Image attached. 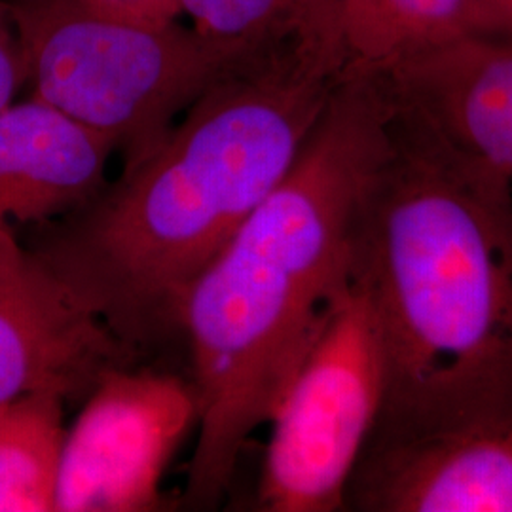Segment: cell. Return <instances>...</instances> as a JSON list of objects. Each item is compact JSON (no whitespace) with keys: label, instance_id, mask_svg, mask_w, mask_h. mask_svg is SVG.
I'll return each instance as SVG.
<instances>
[{"label":"cell","instance_id":"obj_11","mask_svg":"<svg viewBox=\"0 0 512 512\" xmlns=\"http://www.w3.org/2000/svg\"><path fill=\"white\" fill-rule=\"evenodd\" d=\"M283 16L342 80L385 76L469 35L463 0H285Z\"/></svg>","mask_w":512,"mask_h":512},{"label":"cell","instance_id":"obj_8","mask_svg":"<svg viewBox=\"0 0 512 512\" xmlns=\"http://www.w3.org/2000/svg\"><path fill=\"white\" fill-rule=\"evenodd\" d=\"M346 511L512 512V408L440 431L372 437Z\"/></svg>","mask_w":512,"mask_h":512},{"label":"cell","instance_id":"obj_7","mask_svg":"<svg viewBox=\"0 0 512 512\" xmlns=\"http://www.w3.org/2000/svg\"><path fill=\"white\" fill-rule=\"evenodd\" d=\"M141 363L12 228H0V403L33 391L84 401L107 372Z\"/></svg>","mask_w":512,"mask_h":512},{"label":"cell","instance_id":"obj_13","mask_svg":"<svg viewBox=\"0 0 512 512\" xmlns=\"http://www.w3.org/2000/svg\"><path fill=\"white\" fill-rule=\"evenodd\" d=\"M192 27L226 42H253L281 18L285 0H179Z\"/></svg>","mask_w":512,"mask_h":512},{"label":"cell","instance_id":"obj_10","mask_svg":"<svg viewBox=\"0 0 512 512\" xmlns=\"http://www.w3.org/2000/svg\"><path fill=\"white\" fill-rule=\"evenodd\" d=\"M109 139L29 95L0 110V228L44 224L107 186Z\"/></svg>","mask_w":512,"mask_h":512},{"label":"cell","instance_id":"obj_16","mask_svg":"<svg viewBox=\"0 0 512 512\" xmlns=\"http://www.w3.org/2000/svg\"><path fill=\"white\" fill-rule=\"evenodd\" d=\"M467 33L512 42V0H463Z\"/></svg>","mask_w":512,"mask_h":512},{"label":"cell","instance_id":"obj_12","mask_svg":"<svg viewBox=\"0 0 512 512\" xmlns=\"http://www.w3.org/2000/svg\"><path fill=\"white\" fill-rule=\"evenodd\" d=\"M65 404L57 391L0 403V512H55Z\"/></svg>","mask_w":512,"mask_h":512},{"label":"cell","instance_id":"obj_6","mask_svg":"<svg viewBox=\"0 0 512 512\" xmlns=\"http://www.w3.org/2000/svg\"><path fill=\"white\" fill-rule=\"evenodd\" d=\"M198 420L190 376L148 363L110 370L67 429L55 512L162 511L165 469Z\"/></svg>","mask_w":512,"mask_h":512},{"label":"cell","instance_id":"obj_1","mask_svg":"<svg viewBox=\"0 0 512 512\" xmlns=\"http://www.w3.org/2000/svg\"><path fill=\"white\" fill-rule=\"evenodd\" d=\"M342 82L281 14L158 147L37 224L27 247L147 363L183 340L190 287L287 175Z\"/></svg>","mask_w":512,"mask_h":512},{"label":"cell","instance_id":"obj_15","mask_svg":"<svg viewBox=\"0 0 512 512\" xmlns=\"http://www.w3.org/2000/svg\"><path fill=\"white\" fill-rule=\"evenodd\" d=\"M90 8L112 18L165 25L183 14L179 0H84Z\"/></svg>","mask_w":512,"mask_h":512},{"label":"cell","instance_id":"obj_2","mask_svg":"<svg viewBox=\"0 0 512 512\" xmlns=\"http://www.w3.org/2000/svg\"><path fill=\"white\" fill-rule=\"evenodd\" d=\"M391 145L384 80H344L287 175L186 294L181 332L200 406L188 511L219 509L247 440L346 293L355 217Z\"/></svg>","mask_w":512,"mask_h":512},{"label":"cell","instance_id":"obj_5","mask_svg":"<svg viewBox=\"0 0 512 512\" xmlns=\"http://www.w3.org/2000/svg\"><path fill=\"white\" fill-rule=\"evenodd\" d=\"M374 310L349 281L270 418L255 511H346L351 476L384 410Z\"/></svg>","mask_w":512,"mask_h":512},{"label":"cell","instance_id":"obj_14","mask_svg":"<svg viewBox=\"0 0 512 512\" xmlns=\"http://www.w3.org/2000/svg\"><path fill=\"white\" fill-rule=\"evenodd\" d=\"M29 69L16 21L6 0H0V110L16 101L27 88Z\"/></svg>","mask_w":512,"mask_h":512},{"label":"cell","instance_id":"obj_4","mask_svg":"<svg viewBox=\"0 0 512 512\" xmlns=\"http://www.w3.org/2000/svg\"><path fill=\"white\" fill-rule=\"evenodd\" d=\"M31 95L109 139L135 164L253 42L207 37L179 21L112 18L84 0H6Z\"/></svg>","mask_w":512,"mask_h":512},{"label":"cell","instance_id":"obj_9","mask_svg":"<svg viewBox=\"0 0 512 512\" xmlns=\"http://www.w3.org/2000/svg\"><path fill=\"white\" fill-rule=\"evenodd\" d=\"M380 78L395 109L512 181V42L465 35Z\"/></svg>","mask_w":512,"mask_h":512},{"label":"cell","instance_id":"obj_3","mask_svg":"<svg viewBox=\"0 0 512 512\" xmlns=\"http://www.w3.org/2000/svg\"><path fill=\"white\" fill-rule=\"evenodd\" d=\"M351 283L384 344V410L372 437L512 408V181L395 105L393 147L353 224Z\"/></svg>","mask_w":512,"mask_h":512}]
</instances>
